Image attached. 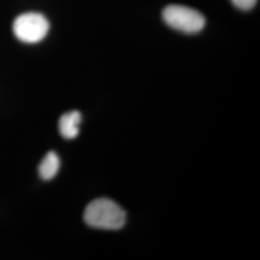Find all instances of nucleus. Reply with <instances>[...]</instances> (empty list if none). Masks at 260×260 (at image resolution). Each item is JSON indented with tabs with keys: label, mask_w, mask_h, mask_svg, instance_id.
<instances>
[{
	"label": "nucleus",
	"mask_w": 260,
	"mask_h": 260,
	"mask_svg": "<svg viewBox=\"0 0 260 260\" xmlns=\"http://www.w3.org/2000/svg\"><path fill=\"white\" fill-rule=\"evenodd\" d=\"M81 114L78 111L68 112L59 121V131L66 139H74L79 133Z\"/></svg>",
	"instance_id": "obj_4"
},
{
	"label": "nucleus",
	"mask_w": 260,
	"mask_h": 260,
	"mask_svg": "<svg viewBox=\"0 0 260 260\" xmlns=\"http://www.w3.org/2000/svg\"><path fill=\"white\" fill-rule=\"evenodd\" d=\"M60 169V158L54 151H49L39 165V175L44 180L55 177Z\"/></svg>",
	"instance_id": "obj_5"
},
{
	"label": "nucleus",
	"mask_w": 260,
	"mask_h": 260,
	"mask_svg": "<svg viewBox=\"0 0 260 260\" xmlns=\"http://www.w3.org/2000/svg\"><path fill=\"white\" fill-rule=\"evenodd\" d=\"M126 220L124 210L114 201L101 198L90 203L84 212V221L92 228L116 231L121 229Z\"/></svg>",
	"instance_id": "obj_1"
},
{
	"label": "nucleus",
	"mask_w": 260,
	"mask_h": 260,
	"mask_svg": "<svg viewBox=\"0 0 260 260\" xmlns=\"http://www.w3.org/2000/svg\"><path fill=\"white\" fill-rule=\"evenodd\" d=\"M49 30L47 18L39 13H24L15 19L13 31L19 41L35 44L46 37Z\"/></svg>",
	"instance_id": "obj_3"
},
{
	"label": "nucleus",
	"mask_w": 260,
	"mask_h": 260,
	"mask_svg": "<svg viewBox=\"0 0 260 260\" xmlns=\"http://www.w3.org/2000/svg\"><path fill=\"white\" fill-rule=\"evenodd\" d=\"M163 19L170 27L194 34L202 31L205 25V17L197 10L183 5H169L163 10Z\"/></svg>",
	"instance_id": "obj_2"
},
{
	"label": "nucleus",
	"mask_w": 260,
	"mask_h": 260,
	"mask_svg": "<svg viewBox=\"0 0 260 260\" xmlns=\"http://www.w3.org/2000/svg\"><path fill=\"white\" fill-rule=\"evenodd\" d=\"M233 5L237 7L238 9L247 10L252 9L256 3L257 0H232Z\"/></svg>",
	"instance_id": "obj_6"
}]
</instances>
